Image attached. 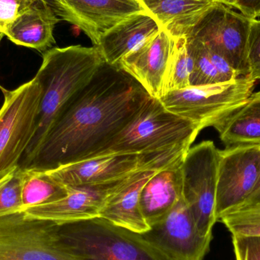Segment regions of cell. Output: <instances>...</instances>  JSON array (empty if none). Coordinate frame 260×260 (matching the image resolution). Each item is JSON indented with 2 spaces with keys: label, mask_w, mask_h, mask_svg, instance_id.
I'll list each match as a JSON object with an SVG mask.
<instances>
[{
  "label": "cell",
  "mask_w": 260,
  "mask_h": 260,
  "mask_svg": "<svg viewBox=\"0 0 260 260\" xmlns=\"http://www.w3.org/2000/svg\"><path fill=\"white\" fill-rule=\"evenodd\" d=\"M0 180L16 169L36 131L42 88L36 77L12 91L2 88Z\"/></svg>",
  "instance_id": "obj_6"
},
{
  "label": "cell",
  "mask_w": 260,
  "mask_h": 260,
  "mask_svg": "<svg viewBox=\"0 0 260 260\" xmlns=\"http://www.w3.org/2000/svg\"><path fill=\"white\" fill-rule=\"evenodd\" d=\"M188 49L193 61L190 86L214 85L239 77L236 70L216 52L195 38H188Z\"/></svg>",
  "instance_id": "obj_22"
},
{
  "label": "cell",
  "mask_w": 260,
  "mask_h": 260,
  "mask_svg": "<svg viewBox=\"0 0 260 260\" xmlns=\"http://www.w3.org/2000/svg\"><path fill=\"white\" fill-rule=\"evenodd\" d=\"M37 0H0V32L5 35L12 23Z\"/></svg>",
  "instance_id": "obj_28"
},
{
  "label": "cell",
  "mask_w": 260,
  "mask_h": 260,
  "mask_svg": "<svg viewBox=\"0 0 260 260\" xmlns=\"http://www.w3.org/2000/svg\"><path fill=\"white\" fill-rule=\"evenodd\" d=\"M105 62L96 46L55 47L43 54L42 63L35 76L42 88L36 131L20 160V168H27L66 105Z\"/></svg>",
  "instance_id": "obj_2"
},
{
  "label": "cell",
  "mask_w": 260,
  "mask_h": 260,
  "mask_svg": "<svg viewBox=\"0 0 260 260\" xmlns=\"http://www.w3.org/2000/svg\"><path fill=\"white\" fill-rule=\"evenodd\" d=\"M237 10L250 19L260 18V0H239Z\"/></svg>",
  "instance_id": "obj_30"
},
{
  "label": "cell",
  "mask_w": 260,
  "mask_h": 260,
  "mask_svg": "<svg viewBox=\"0 0 260 260\" xmlns=\"http://www.w3.org/2000/svg\"><path fill=\"white\" fill-rule=\"evenodd\" d=\"M161 29L174 38H187L216 0H141Z\"/></svg>",
  "instance_id": "obj_20"
},
{
  "label": "cell",
  "mask_w": 260,
  "mask_h": 260,
  "mask_svg": "<svg viewBox=\"0 0 260 260\" xmlns=\"http://www.w3.org/2000/svg\"><path fill=\"white\" fill-rule=\"evenodd\" d=\"M174 162L168 153L106 154L47 172L66 187H78L116 181L141 170H161Z\"/></svg>",
  "instance_id": "obj_9"
},
{
  "label": "cell",
  "mask_w": 260,
  "mask_h": 260,
  "mask_svg": "<svg viewBox=\"0 0 260 260\" xmlns=\"http://www.w3.org/2000/svg\"><path fill=\"white\" fill-rule=\"evenodd\" d=\"M48 3L61 21L80 29L94 46L120 21L148 12L141 0H49Z\"/></svg>",
  "instance_id": "obj_13"
},
{
  "label": "cell",
  "mask_w": 260,
  "mask_h": 260,
  "mask_svg": "<svg viewBox=\"0 0 260 260\" xmlns=\"http://www.w3.org/2000/svg\"><path fill=\"white\" fill-rule=\"evenodd\" d=\"M236 260H260V236L232 235Z\"/></svg>",
  "instance_id": "obj_29"
},
{
  "label": "cell",
  "mask_w": 260,
  "mask_h": 260,
  "mask_svg": "<svg viewBox=\"0 0 260 260\" xmlns=\"http://www.w3.org/2000/svg\"><path fill=\"white\" fill-rule=\"evenodd\" d=\"M218 221L224 224L232 235L260 236V204L232 211Z\"/></svg>",
  "instance_id": "obj_25"
},
{
  "label": "cell",
  "mask_w": 260,
  "mask_h": 260,
  "mask_svg": "<svg viewBox=\"0 0 260 260\" xmlns=\"http://www.w3.org/2000/svg\"><path fill=\"white\" fill-rule=\"evenodd\" d=\"M255 82L239 76L229 82L168 91L158 100L170 112L191 120L202 130L215 127L239 109L253 93Z\"/></svg>",
  "instance_id": "obj_5"
},
{
  "label": "cell",
  "mask_w": 260,
  "mask_h": 260,
  "mask_svg": "<svg viewBox=\"0 0 260 260\" xmlns=\"http://www.w3.org/2000/svg\"><path fill=\"white\" fill-rule=\"evenodd\" d=\"M142 235L171 260L204 259L213 238L200 233L183 197Z\"/></svg>",
  "instance_id": "obj_12"
},
{
  "label": "cell",
  "mask_w": 260,
  "mask_h": 260,
  "mask_svg": "<svg viewBox=\"0 0 260 260\" xmlns=\"http://www.w3.org/2000/svg\"><path fill=\"white\" fill-rule=\"evenodd\" d=\"M251 19L220 3L202 18L188 38L222 56L240 76H248L247 47Z\"/></svg>",
  "instance_id": "obj_11"
},
{
  "label": "cell",
  "mask_w": 260,
  "mask_h": 260,
  "mask_svg": "<svg viewBox=\"0 0 260 260\" xmlns=\"http://www.w3.org/2000/svg\"><path fill=\"white\" fill-rule=\"evenodd\" d=\"M200 131L198 125L170 112L158 99L152 98L99 156L188 151Z\"/></svg>",
  "instance_id": "obj_3"
},
{
  "label": "cell",
  "mask_w": 260,
  "mask_h": 260,
  "mask_svg": "<svg viewBox=\"0 0 260 260\" xmlns=\"http://www.w3.org/2000/svg\"><path fill=\"white\" fill-rule=\"evenodd\" d=\"M192 68L193 61L188 49L187 38H175L174 52L165 79L164 94L168 91L190 86L189 79Z\"/></svg>",
  "instance_id": "obj_24"
},
{
  "label": "cell",
  "mask_w": 260,
  "mask_h": 260,
  "mask_svg": "<svg viewBox=\"0 0 260 260\" xmlns=\"http://www.w3.org/2000/svg\"><path fill=\"white\" fill-rule=\"evenodd\" d=\"M256 204H260V179L253 192L238 209Z\"/></svg>",
  "instance_id": "obj_31"
},
{
  "label": "cell",
  "mask_w": 260,
  "mask_h": 260,
  "mask_svg": "<svg viewBox=\"0 0 260 260\" xmlns=\"http://www.w3.org/2000/svg\"><path fill=\"white\" fill-rule=\"evenodd\" d=\"M260 179V144L226 146L218 149L215 216L238 209Z\"/></svg>",
  "instance_id": "obj_10"
},
{
  "label": "cell",
  "mask_w": 260,
  "mask_h": 260,
  "mask_svg": "<svg viewBox=\"0 0 260 260\" xmlns=\"http://www.w3.org/2000/svg\"><path fill=\"white\" fill-rule=\"evenodd\" d=\"M216 1L218 2V3L224 5V6L232 8V9H237V6H238V3L239 0H216Z\"/></svg>",
  "instance_id": "obj_32"
},
{
  "label": "cell",
  "mask_w": 260,
  "mask_h": 260,
  "mask_svg": "<svg viewBox=\"0 0 260 260\" xmlns=\"http://www.w3.org/2000/svg\"><path fill=\"white\" fill-rule=\"evenodd\" d=\"M175 45V38L164 29L129 52L118 67L137 81L153 99L164 94L165 79Z\"/></svg>",
  "instance_id": "obj_14"
},
{
  "label": "cell",
  "mask_w": 260,
  "mask_h": 260,
  "mask_svg": "<svg viewBox=\"0 0 260 260\" xmlns=\"http://www.w3.org/2000/svg\"><path fill=\"white\" fill-rule=\"evenodd\" d=\"M214 128L225 146L260 144V91Z\"/></svg>",
  "instance_id": "obj_21"
},
{
  "label": "cell",
  "mask_w": 260,
  "mask_h": 260,
  "mask_svg": "<svg viewBox=\"0 0 260 260\" xmlns=\"http://www.w3.org/2000/svg\"><path fill=\"white\" fill-rule=\"evenodd\" d=\"M60 21L47 0H37L12 23L5 36L17 45L47 51L56 44L53 30Z\"/></svg>",
  "instance_id": "obj_19"
},
{
  "label": "cell",
  "mask_w": 260,
  "mask_h": 260,
  "mask_svg": "<svg viewBox=\"0 0 260 260\" xmlns=\"http://www.w3.org/2000/svg\"><path fill=\"white\" fill-rule=\"evenodd\" d=\"M23 171L21 212L58 201L70 193L68 188L52 178L47 171L31 169Z\"/></svg>",
  "instance_id": "obj_23"
},
{
  "label": "cell",
  "mask_w": 260,
  "mask_h": 260,
  "mask_svg": "<svg viewBox=\"0 0 260 260\" xmlns=\"http://www.w3.org/2000/svg\"><path fill=\"white\" fill-rule=\"evenodd\" d=\"M158 171L141 170L132 174L126 181L108 197L99 217L136 233L148 232L150 226L141 210L140 194L145 183Z\"/></svg>",
  "instance_id": "obj_16"
},
{
  "label": "cell",
  "mask_w": 260,
  "mask_h": 260,
  "mask_svg": "<svg viewBox=\"0 0 260 260\" xmlns=\"http://www.w3.org/2000/svg\"><path fill=\"white\" fill-rule=\"evenodd\" d=\"M131 174L110 183L68 188L70 193L65 198L28 208L22 212L27 218L56 224L97 218L108 197L121 186Z\"/></svg>",
  "instance_id": "obj_15"
},
{
  "label": "cell",
  "mask_w": 260,
  "mask_h": 260,
  "mask_svg": "<svg viewBox=\"0 0 260 260\" xmlns=\"http://www.w3.org/2000/svg\"><path fill=\"white\" fill-rule=\"evenodd\" d=\"M56 224L62 244L82 260H171L142 234L101 217Z\"/></svg>",
  "instance_id": "obj_4"
},
{
  "label": "cell",
  "mask_w": 260,
  "mask_h": 260,
  "mask_svg": "<svg viewBox=\"0 0 260 260\" xmlns=\"http://www.w3.org/2000/svg\"><path fill=\"white\" fill-rule=\"evenodd\" d=\"M218 149L212 141L191 147L182 161V197L203 236H213L218 183Z\"/></svg>",
  "instance_id": "obj_7"
},
{
  "label": "cell",
  "mask_w": 260,
  "mask_h": 260,
  "mask_svg": "<svg viewBox=\"0 0 260 260\" xmlns=\"http://www.w3.org/2000/svg\"><path fill=\"white\" fill-rule=\"evenodd\" d=\"M160 29L149 12L136 14L104 34L96 47L107 64L117 67L122 58Z\"/></svg>",
  "instance_id": "obj_17"
},
{
  "label": "cell",
  "mask_w": 260,
  "mask_h": 260,
  "mask_svg": "<svg viewBox=\"0 0 260 260\" xmlns=\"http://www.w3.org/2000/svg\"><path fill=\"white\" fill-rule=\"evenodd\" d=\"M248 76L254 82L260 81V18L251 19L247 47Z\"/></svg>",
  "instance_id": "obj_27"
},
{
  "label": "cell",
  "mask_w": 260,
  "mask_h": 260,
  "mask_svg": "<svg viewBox=\"0 0 260 260\" xmlns=\"http://www.w3.org/2000/svg\"><path fill=\"white\" fill-rule=\"evenodd\" d=\"M3 36H5L2 32H0V43H1L2 39H3Z\"/></svg>",
  "instance_id": "obj_33"
},
{
  "label": "cell",
  "mask_w": 260,
  "mask_h": 260,
  "mask_svg": "<svg viewBox=\"0 0 260 260\" xmlns=\"http://www.w3.org/2000/svg\"><path fill=\"white\" fill-rule=\"evenodd\" d=\"M183 157L157 171L142 188L141 210L150 228L161 219L182 198Z\"/></svg>",
  "instance_id": "obj_18"
},
{
  "label": "cell",
  "mask_w": 260,
  "mask_h": 260,
  "mask_svg": "<svg viewBox=\"0 0 260 260\" xmlns=\"http://www.w3.org/2000/svg\"><path fill=\"white\" fill-rule=\"evenodd\" d=\"M23 173L18 167L0 180V217L21 212Z\"/></svg>",
  "instance_id": "obj_26"
},
{
  "label": "cell",
  "mask_w": 260,
  "mask_h": 260,
  "mask_svg": "<svg viewBox=\"0 0 260 260\" xmlns=\"http://www.w3.org/2000/svg\"><path fill=\"white\" fill-rule=\"evenodd\" d=\"M151 99L129 75L105 62L66 105L24 170L53 171L97 157Z\"/></svg>",
  "instance_id": "obj_1"
},
{
  "label": "cell",
  "mask_w": 260,
  "mask_h": 260,
  "mask_svg": "<svg viewBox=\"0 0 260 260\" xmlns=\"http://www.w3.org/2000/svg\"><path fill=\"white\" fill-rule=\"evenodd\" d=\"M0 260H82L64 246L57 224L22 212L0 217Z\"/></svg>",
  "instance_id": "obj_8"
}]
</instances>
